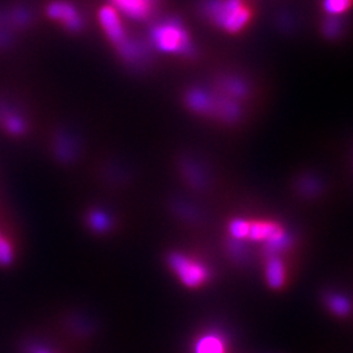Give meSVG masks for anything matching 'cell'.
<instances>
[{"label": "cell", "mask_w": 353, "mask_h": 353, "mask_svg": "<svg viewBox=\"0 0 353 353\" xmlns=\"http://www.w3.org/2000/svg\"><path fill=\"white\" fill-rule=\"evenodd\" d=\"M99 19L105 34L112 41L115 49L127 62L137 64L144 61L145 49L138 41L130 38L125 26L122 24L119 12L113 6L102 7L101 11L99 13Z\"/></svg>", "instance_id": "obj_1"}, {"label": "cell", "mask_w": 353, "mask_h": 353, "mask_svg": "<svg viewBox=\"0 0 353 353\" xmlns=\"http://www.w3.org/2000/svg\"><path fill=\"white\" fill-rule=\"evenodd\" d=\"M203 13L228 33H239L249 24L252 10L245 0H205Z\"/></svg>", "instance_id": "obj_2"}, {"label": "cell", "mask_w": 353, "mask_h": 353, "mask_svg": "<svg viewBox=\"0 0 353 353\" xmlns=\"http://www.w3.org/2000/svg\"><path fill=\"white\" fill-rule=\"evenodd\" d=\"M150 37L152 45L166 54L192 55L195 51L188 29L174 19L156 24L151 29Z\"/></svg>", "instance_id": "obj_3"}, {"label": "cell", "mask_w": 353, "mask_h": 353, "mask_svg": "<svg viewBox=\"0 0 353 353\" xmlns=\"http://www.w3.org/2000/svg\"><path fill=\"white\" fill-rule=\"evenodd\" d=\"M169 268L188 288H199L210 279V270L199 259L181 252H173L168 258Z\"/></svg>", "instance_id": "obj_4"}, {"label": "cell", "mask_w": 353, "mask_h": 353, "mask_svg": "<svg viewBox=\"0 0 353 353\" xmlns=\"http://www.w3.org/2000/svg\"><path fill=\"white\" fill-rule=\"evenodd\" d=\"M48 16L61 23L70 32H80L83 29V17L74 4L58 0L52 1L48 7Z\"/></svg>", "instance_id": "obj_5"}, {"label": "cell", "mask_w": 353, "mask_h": 353, "mask_svg": "<svg viewBox=\"0 0 353 353\" xmlns=\"http://www.w3.org/2000/svg\"><path fill=\"white\" fill-rule=\"evenodd\" d=\"M113 7L119 12L135 20L147 19L152 11L151 0H112Z\"/></svg>", "instance_id": "obj_6"}, {"label": "cell", "mask_w": 353, "mask_h": 353, "mask_svg": "<svg viewBox=\"0 0 353 353\" xmlns=\"http://www.w3.org/2000/svg\"><path fill=\"white\" fill-rule=\"evenodd\" d=\"M227 343L217 334H205L195 344V353H225Z\"/></svg>", "instance_id": "obj_7"}, {"label": "cell", "mask_w": 353, "mask_h": 353, "mask_svg": "<svg viewBox=\"0 0 353 353\" xmlns=\"http://www.w3.org/2000/svg\"><path fill=\"white\" fill-rule=\"evenodd\" d=\"M267 280L272 288L283 287L285 281V268L278 258H271L267 265Z\"/></svg>", "instance_id": "obj_8"}, {"label": "cell", "mask_w": 353, "mask_h": 353, "mask_svg": "<svg viewBox=\"0 0 353 353\" xmlns=\"http://www.w3.org/2000/svg\"><path fill=\"white\" fill-rule=\"evenodd\" d=\"M351 7V0H325L323 8L325 11L334 17H338L345 12Z\"/></svg>", "instance_id": "obj_9"}, {"label": "cell", "mask_w": 353, "mask_h": 353, "mask_svg": "<svg viewBox=\"0 0 353 353\" xmlns=\"http://www.w3.org/2000/svg\"><path fill=\"white\" fill-rule=\"evenodd\" d=\"M327 306L336 316H347L350 313V303L338 294H332L328 297Z\"/></svg>", "instance_id": "obj_10"}, {"label": "cell", "mask_w": 353, "mask_h": 353, "mask_svg": "<svg viewBox=\"0 0 353 353\" xmlns=\"http://www.w3.org/2000/svg\"><path fill=\"white\" fill-rule=\"evenodd\" d=\"M341 29H343V26H341V20L334 16H331L323 24V33L330 38L338 37L341 33Z\"/></svg>", "instance_id": "obj_11"}, {"label": "cell", "mask_w": 353, "mask_h": 353, "mask_svg": "<svg viewBox=\"0 0 353 353\" xmlns=\"http://www.w3.org/2000/svg\"><path fill=\"white\" fill-rule=\"evenodd\" d=\"M12 20L20 26H26L29 21V13L26 12V10H20V11H16L13 13Z\"/></svg>", "instance_id": "obj_12"}, {"label": "cell", "mask_w": 353, "mask_h": 353, "mask_svg": "<svg viewBox=\"0 0 353 353\" xmlns=\"http://www.w3.org/2000/svg\"><path fill=\"white\" fill-rule=\"evenodd\" d=\"M38 353H39V352H38ZM41 353H45V352H41Z\"/></svg>", "instance_id": "obj_13"}]
</instances>
